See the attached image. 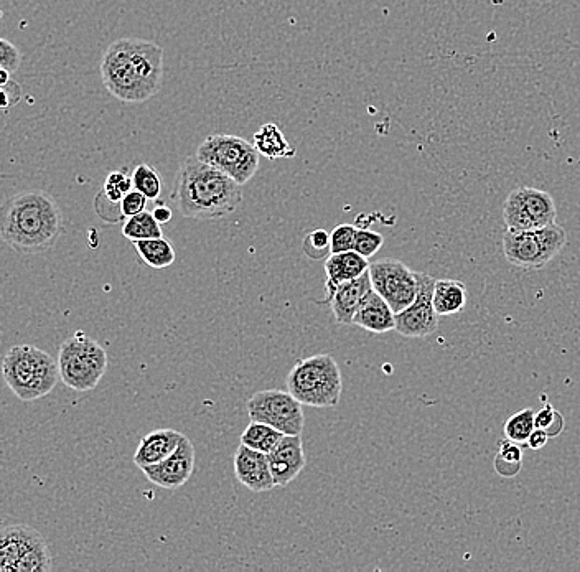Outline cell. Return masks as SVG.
I'll return each instance as SVG.
<instances>
[{
    "label": "cell",
    "mask_w": 580,
    "mask_h": 572,
    "mask_svg": "<svg viewBox=\"0 0 580 572\" xmlns=\"http://www.w3.org/2000/svg\"><path fill=\"white\" fill-rule=\"evenodd\" d=\"M152 215L155 216V220L159 221L160 225H167L172 221V210L169 207H165V205H159V207H155L154 211H152Z\"/></svg>",
    "instance_id": "8d00e7d4"
},
{
    "label": "cell",
    "mask_w": 580,
    "mask_h": 572,
    "mask_svg": "<svg viewBox=\"0 0 580 572\" xmlns=\"http://www.w3.org/2000/svg\"><path fill=\"white\" fill-rule=\"evenodd\" d=\"M197 157L230 175L239 185H246L258 172L261 154L243 137L215 134L198 147Z\"/></svg>",
    "instance_id": "9c48e42d"
},
{
    "label": "cell",
    "mask_w": 580,
    "mask_h": 572,
    "mask_svg": "<svg viewBox=\"0 0 580 572\" xmlns=\"http://www.w3.org/2000/svg\"><path fill=\"white\" fill-rule=\"evenodd\" d=\"M370 269V263L365 256H361L356 251H345V253L330 254L325 261V274H327V297L332 296V292L345 282L353 281L361 274H365Z\"/></svg>",
    "instance_id": "ffe728a7"
},
{
    "label": "cell",
    "mask_w": 580,
    "mask_h": 572,
    "mask_svg": "<svg viewBox=\"0 0 580 572\" xmlns=\"http://www.w3.org/2000/svg\"><path fill=\"white\" fill-rule=\"evenodd\" d=\"M147 202H149V198L145 197L144 193H141L139 190L134 188V190L127 193L126 197L122 198V216L131 218V216L139 215V213H142V211H145V208H147Z\"/></svg>",
    "instance_id": "e575fe53"
},
{
    "label": "cell",
    "mask_w": 580,
    "mask_h": 572,
    "mask_svg": "<svg viewBox=\"0 0 580 572\" xmlns=\"http://www.w3.org/2000/svg\"><path fill=\"white\" fill-rule=\"evenodd\" d=\"M287 391L310 408H335L340 403L343 378L332 355H314L295 363L287 375Z\"/></svg>",
    "instance_id": "5b68a950"
},
{
    "label": "cell",
    "mask_w": 580,
    "mask_h": 572,
    "mask_svg": "<svg viewBox=\"0 0 580 572\" xmlns=\"http://www.w3.org/2000/svg\"><path fill=\"white\" fill-rule=\"evenodd\" d=\"M241 187L230 175L195 155L180 165L174 200L183 218L221 220L238 210L243 202Z\"/></svg>",
    "instance_id": "3957f363"
},
{
    "label": "cell",
    "mask_w": 580,
    "mask_h": 572,
    "mask_svg": "<svg viewBox=\"0 0 580 572\" xmlns=\"http://www.w3.org/2000/svg\"><path fill=\"white\" fill-rule=\"evenodd\" d=\"M467 305V287L464 282L452 279L435 281L434 307L440 317L460 314Z\"/></svg>",
    "instance_id": "7402d4cb"
},
{
    "label": "cell",
    "mask_w": 580,
    "mask_h": 572,
    "mask_svg": "<svg viewBox=\"0 0 580 572\" xmlns=\"http://www.w3.org/2000/svg\"><path fill=\"white\" fill-rule=\"evenodd\" d=\"M556 216V202L551 193L539 188H515L503 205V221L510 230H541L556 223Z\"/></svg>",
    "instance_id": "30bf717a"
},
{
    "label": "cell",
    "mask_w": 580,
    "mask_h": 572,
    "mask_svg": "<svg viewBox=\"0 0 580 572\" xmlns=\"http://www.w3.org/2000/svg\"><path fill=\"white\" fill-rule=\"evenodd\" d=\"M267 459L271 465L276 487H287L299 477L307 464L302 434L282 437L281 441L277 442V446L267 454Z\"/></svg>",
    "instance_id": "2e32d148"
},
{
    "label": "cell",
    "mask_w": 580,
    "mask_h": 572,
    "mask_svg": "<svg viewBox=\"0 0 580 572\" xmlns=\"http://www.w3.org/2000/svg\"><path fill=\"white\" fill-rule=\"evenodd\" d=\"M373 289L370 271L361 274L353 281L345 282L332 292V296L327 297L332 307L333 317L338 324L351 325L355 319L356 310L365 299L366 294Z\"/></svg>",
    "instance_id": "e0dca14e"
},
{
    "label": "cell",
    "mask_w": 580,
    "mask_h": 572,
    "mask_svg": "<svg viewBox=\"0 0 580 572\" xmlns=\"http://www.w3.org/2000/svg\"><path fill=\"white\" fill-rule=\"evenodd\" d=\"M234 475L239 483L254 493L271 492L276 488L267 454L244 444H239L234 454Z\"/></svg>",
    "instance_id": "9a60e30c"
},
{
    "label": "cell",
    "mask_w": 580,
    "mask_h": 572,
    "mask_svg": "<svg viewBox=\"0 0 580 572\" xmlns=\"http://www.w3.org/2000/svg\"><path fill=\"white\" fill-rule=\"evenodd\" d=\"M302 406L290 391H258L249 398L248 414L251 421L269 424L286 436H297L304 431Z\"/></svg>",
    "instance_id": "8fae6325"
},
{
    "label": "cell",
    "mask_w": 580,
    "mask_h": 572,
    "mask_svg": "<svg viewBox=\"0 0 580 572\" xmlns=\"http://www.w3.org/2000/svg\"><path fill=\"white\" fill-rule=\"evenodd\" d=\"M10 83V71L0 68V86H7Z\"/></svg>",
    "instance_id": "74e56055"
},
{
    "label": "cell",
    "mask_w": 580,
    "mask_h": 572,
    "mask_svg": "<svg viewBox=\"0 0 580 572\" xmlns=\"http://www.w3.org/2000/svg\"><path fill=\"white\" fill-rule=\"evenodd\" d=\"M353 325L376 335L388 333L396 330V312L375 289H371L356 310Z\"/></svg>",
    "instance_id": "ac0fdd59"
},
{
    "label": "cell",
    "mask_w": 580,
    "mask_h": 572,
    "mask_svg": "<svg viewBox=\"0 0 580 572\" xmlns=\"http://www.w3.org/2000/svg\"><path fill=\"white\" fill-rule=\"evenodd\" d=\"M373 289L399 314L416 301L419 276L399 259H381L370 264Z\"/></svg>",
    "instance_id": "7c38bea8"
},
{
    "label": "cell",
    "mask_w": 580,
    "mask_h": 572,
    "mask_svg": "<svg viewBox=\"0 0 580 572\" xmlns=\"http://www.w3.org/2000/svg\"><path fill=\"white\" fill-rule=\"evenodd\" d=\"M549 439H551V437L548 436V432L536 427V429L531 432V436H529L526 446H528L529 449H533V451H541L543 447L548 446Z\"/></svg>",
    "instance_id": "d590c367"
},
{
    "label": "cell",
    "mask_w": 580,
    "mask_h": 572,
    "mask_svg": "<svg viewBox=\"0 0 580 572\" xmlns=\"http://www.w3.org/2000/svg\"><path fill=\"white\" fill-rule=\"evenodd\" d=\"M61 210L57 200L43 190H27L10 197L2 207L0 233L15 253H45L61 235Z\"/></svg>",
    "instance_id": "7a4b0ae2"
},
{
    "label": "cell",
    "mask_w": 580,
    "mask_h": 572,
    "mask_svg": "<svg viewBox=\"0 0 580 572\" xmlns=\"http://www.w3.org/2000/svg\"><path fill=\"white\" fill-rule=\"evenodd\" d=\"M253 144L262 157L269 160L295 157V149L287 142L284 132L274 122H267L254 134Z\"/></svg>",
    "instance_id": "44dd1931"
},
{
    "label": "cell",
    "mask_w": 580,
    "mask_h": 572,
    "mask_svg": "<svg viewBox=\"0 0 580 572\" xmlns=\"http://www.w3.org/2000/svg\"><path fill=\"white\" fill-rule=\"evenodd\" d=\"M61 381L75 391H91L103 380L108 353L85 332H76L61 343L58 353Z\"/></svg>",
    "instance_id": "8992f818"
},
{
    "label": "cell",
    "mask_w": 580,
    "mask_h": 572,
    "mask_svg": "<svg viewBox=\"0 0 580 572\" xmlns=\"http://www.w3.org/2000/svg\"><path fill=\"white\" fill-rule=\"evenodd\" d=\"M384 236L373 230L356 231L355 248L353 251L365 256L366 259L373 258L379 249L383 248Z\"/></svg>",
    "instance_id": "d6a6232c"
},
{
    "label": "cell",
    "mask_w": 580,
    "mask_h": 572,
    "mask_svg": "<svg viewBox=\"0 0 580 572\" xmlns=\"http://www.w3.org/2000/svg\"><path fill=\"white\" fill-rule=\"evenodd\" d=\"M534 418H536V413L531 408L521 409L518 413L513 414L503 427L506 439L518 442V444H526L531 432L536 429Z\"/></svg>",
    "instance_id": "4316f807"
},
{
    "label": "cell",
    "mask_w": 580,
    "mask_h": 572,
    "mask_svg": "<svg viewBox=\"0 0 580 572\" xmlns=\"http://www.w3.org/2000/svg\"><path fill=\"white\" fill-rule=\"evenodd\" d=\"M101 80L122 103H145L162 88L164 50L142 38H119L104 52Z\"/></svg>",
    "instance_id": "6da1fadb"
},
{
    "label": "cell",
    "mask_w": 580,
    "mask_h": 572,
    "mask_svg": "<svg viewBox=\"0 0 580 572\" xmlns=\"http://www.w3.org/2000/svg\"><path fill=\"white\" fill-rule=\"evenodd\" d=\"M284 436L286 434H282L281 431H277V429L269 426V424L251 421L249 422V426L244 429L243 436H241V444L251 447L254 451L269 454L277 446V442L281 441Z\"/></svg>",
    "instance_id": "cb8c5ba5"
},
{
    "label": "cell",
    "mask_w": 580,
    "mask_h": 572,
    "mask_svg": "<svg viewBox=\"0 0 580 572\" xmlns=\"http://www.w3.org/2000/svg\"><path fill=\"white\" fill-rule=\"evenodd\" d=\"M4 380L22 401H37L57 388L61 380L58 362L33 345H15L5 353Z\"/></svg>",
    "instance_id": "277c9868"
},
{
    "label": "cell",
    "mask_w": 580,
    "mask_h": 572,
    "mask_svg": "<svg viewBox=\"0 0 580 572\" xmlns=\"http://www.w3.org/2000/svg\"><path fill=\"white\" fill-rule=\"evenodd\" d=\"M132 183H134V188L144 193L149 200H159L162 190H164L162 175L149 164L137 165L134 174H132Z\"/></svg>",
    "instance_id": "83f0119b"
},
{
    "label": "cell",
    "mask_w": 580,
    "mask_h": 572,
    "mask_svg": "<svg viewBox=\"0 0 580 572\" xmlns=\"http://www.w3.org/2000/svg\"><path fill=\"white\" fill-rule=\"evenodd\" d=\"M536 427L548 432L549 437L561 436L564 431V416L551 403H544L543 408L536 413Z\"/></svg>",
    "instance_id": "f546056e"
},
{
    "label": "cell",
    "mask_w": 580,
    "mask_h": 572,
    "mask_svg": "<svg viewBox=\"0 0 580 572\" xmlns=\"http://www.w3.org/2000/svg\"><path fill=\"white\" fill-rule=\"evenodd\" d=\"M134 188L132 183V175L124 174V172H111L106 177V182L103 185V195L111 205H119L121 207L122 198L126 197L127 193Z\"/></svg>",
    "instance_id": "f1b7e54d"
},
{
    "label": "cell",
    "mask_w": 580,
    "mask_h": 572,
    "mask_svg": "<svg viewBox=\"0 0 580 572\" xmlns=\"http://www.w3.org/2000/svg\"><path fill=\"white\" fill-rule=\"evenodd\" d=\"M495 472L500 475L501 479H515L523 469V449L518 442L506 441L500 442V449L496 454Z\"/></svg>",
    "instance_id": "d4e9b609"
},
{
    "label": "cell",
    "mask_w": 580,
    "mask_h": 572,
    "mask_svg": "<svg viewBox=\"0 0 580 572\" xmlns=\"http://www.w3.org/2000/svg\"><path fill=\"white\" fill-rule=\"evenodd\" d=\"M566 230L557 223L541 230H508L503 235V253L513 266L521 269H541L551 263L566 246Z\"/></svg>",
    "instance_id": "52a82bcc"
},
{
    "label": "cell",
    "mask_w": 580,
    "mask_h": 572,
    "mask_svg": "<svg viewBox=\"0 0 580 572\" xmlns=\"http://www.w3.org/2000/svg\"><path fill=\"white\" fill-rule=\"evenodd\" d=\"M134 248L149 268L167 269L175 263V249L169 240L152 238V240L134 241Z\"/></svg>",
    "instance_id": "603a6c76"
},
{
    "label": "cell",
    "mask_w": 580,
    "mask_h": 572,
    "mask_svg": "<svg viewBox=\"0 0 580 572\" xmlns=\"http://www.w3.org/2000/svg\"><path fill=\"white\" fill-rule=\"evenodd\" d=\"M159 221L155 220V216L149 211L145 210L139 215L127 218L126 223L122 226V235L126 236L127 240H152V238H162V228H160Z\"/></svg>",
    "instance_id": "484cf974"
},
{
    "label": "cell",
    "mask_w": 580,
    "mask_h": 572,
    "mask_svg": "<svg viewBox=\"0 0 580 572\" xmlns=\"http://www.w3.org/2000/svg\"><path fill=\"white\" fill-rule=\"evenodd\" d=\"M20 63H22V55H20L19 48L15 47L14 43L2 38L0 40V68L15 73L19 70Z\"/></svg>",
    "instance_id": "836d02e7"
},
{
    "label": "cell",
    "mask_w": 580,
    "mask_h": 572,
    "mask_svg": "<svg viewBox=\"0 0 580 572\" xmlns=\"http://www.w3.org/2000/svg\"><path fill=\"white\" fill-rule=\"evenodd\" d=\"M195 470V447L187 436H183L174 454L159 464L144 467L145 479L165 490H177L192 477Z\"/></svg>",
    "instance_id": "5bb4252c"
},
{
    "label": "cell",
    "mask_w": 580,
    "mask_h": 572,
    "mask_svg": "<svg viewBox=\"0 0 580 572\" xmlns=\"http://www.w3.org/2000/svg\"><path fill=\"white\" fill-rule=\"evenodd\" d=\"M182 439V432L174 431V429H159V431L150 432L142 437L141 444L134 454V464L141 470L149 465L159 464L177 451Z\"/></svg>",
    "instance_id": "d6986e66"
},
{
    "label": "cell",
    "mask_w": 580,
    "mask_h": 572,
    "mask_svg": "<svg viewBox=\"0 0 580 572\" xmlns=\"http://www.w3.org/2000/svg\"><path fill=\"white\" fill-rule=\"evenodd\" d=\"M419 276V292L416 301L412 302L403 312L396 314V332L403 337H429L439 329V317L434 307V277L426 272H417Z\"/></svg>",
    "instance_id": "4fadbf2b"
},
{
    "label": "cell",
    "mask_w": 580,
    "mask_h": 572,
    "mask_svg": "<svg viewBox=\"0 0 580 572\" xmlns=\"http://www.w3.org/2000/svg\"><path fill=\"white\" fill-rule=\"evenodd\" d=\"M52 554L43 536L29 525L5 526L0 533V572H47Z\"/></svg>",
    "instance_id": "ba28073f"
},
{
    "label": "cell",
    "mask_w": 580,
    "mask_h": 572,
    "mask_svg": "<svg viewBox=\"0 0 580 572\" xmlns=\"http://www.w3.org/2000/svg\"><path fill=\"white\" fill-rule=\"evenodd\" d=\"M302 248L310 259H322L325 256H330L332 254L330 233L325 230L310 231L309 235L304 238Z\"/></svg>",
    "instance_id": "4dcf8cb0"
},
{
    "label": "cell",
    "mask_w": 580,
    "mask_h": 572,
    "mask_svg": "<svg viewBox=\"0 0 580 572\" xmlns=\"http://www.w3.org/2000/svg\"><path fill=\"white\" fill-rule=\"evenodd\" d=\"M356 231L358 228L353 225H338L330 233V249L332 254L353 251L355 248Z\"/></svg>",
    "instance_id": "1f68e13d"
}]
</instances>
